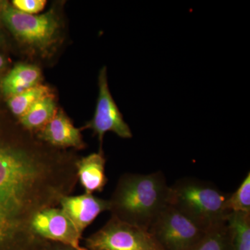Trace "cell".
<instances>
[{
	"mask_svg": "<svg viewBox=\"0 0 250 250\" xmlns=\"http://www.w3.org/2000/svg\"><path fill=\"white\" fill-rule=\"evenodd\" d=\"M24 129H0V250H45L49 241L33 232V218L57 207L78 181L75 156Z\"/></svg>",
	"mask_w": 250,
	"mask_h": 250,
	"instance_id": "cell-1",
	"label": "cell"
},
{
	"mask_svg": "<svg viewBox=\"0 0 250 250\" xmlns=\"http://www.w3.org/2000/svg\"><path fill=\"white\" fill-rule=\"evenodd\" d=\"M170 186L161 170L125 173L118 179L109 200L111 216L149 231L169 205Z\"/></svg>",
	"mask_w": 250,
	"mask_h": 250,
	"instance_id": "cell-2",
	"label": "cell"
},
{
	"mask_svg": "<svg viewBox=\"0 0 250 250\" xmlns=\"http://www.w3.org/2000/svg\"><path fill=\"white\" fill-rule=\"evenodd\" d=\"M229 196L214 184L184 177L170 186L169 205L208 231L227 220Z\"/></svg>",
	"mask_w": 250,
	"mask_h": 250,
	"instance_id": "cell-3",
	"label": "cell"
},
{
	"mask_svg": "<svg viewBox=\"0 0 250 250\" xmlns=\"http://www.w3.org/2000/svg\"><path fill=\"white\" fill-rule=\"evenodd\" d=\"M0 20L21 42L44 50L54 43L59 21L53 9L42 15L25 14L8 1H0Z\"/></svg>",
	"mask_w": 250,
	"mask_h": 250,
	"instance_id": "cell-4",
	"label": "cell"
},
{
	"mask_svg": "<svg viewBox=\"0 0 250 250\" xmlns=\"http://www.w3.org/2000/svg\"><path fill=\"white\" fill-rule=\"evenodd\" d=\"M149 231L162 250H191L208 232L170 205L157 217Z\"/></svg>",
	"mask_w": 250,
	"mask_h": 250,
	"instance_id": "cell-5",
	"label": "cell"
},
{
	"mask_svg": "<svg viewBox=\"0 0 250 250\" xmlns=\"http://www.w3.org/2000/svg\"><path fill=\"white\" fill-rule=\"evenodd\" d=\"M85 245L88 250H162L148 230L113 216Z\"/></svg>",
	"mask_w": 250,
	"mask_h": 250,
	"instance_id": "cell-6",
	"label": "cell"
},
{
	"mask_svg": "<svg viewBox=\"0 0 250 250\" xmlns=\"http://www.w3.org/2000/svg\"><path fill=\"white\" fill-rule=\"evenodd\" d=\"M99 95L93 119L83 129H91L98 136L100 152H103L104 135L108 131L114 133L122 139H131L132 133L129 125L123 119V115L112 97L107 81L106 67L100 70L98 77Z\"/></svg>",
	"mask_w": 250,
	"mask_h": 250,
	"instance_id": "cell-7",
	"label": "cell"
},
{
	"mask_svg": "<svg viewBox=\"0 0 250 250\" xmlns=\"http://www.w3.org/2000/svg\"><path fill=\"white\" fill-rule=\"evenodd\" d=\"M31 229L46 241L62 243L77 250H88L81 246L82 233L61 208L49 207L38 212L31 222Z\"/></svg>",
	"mask_w": 250,
	"mask_h": 250,
	"instance_id": "cell-8",
	"label": "cell"
},
{
	"mask_svg": "<svg viewBox=\"0 0 250 250\" xmlns=\"http://www.w3.org/2000/svg\"><path fill=\"white\" fill-rule=\"evenodd\" d=\"M59 205L82 234L100 213L110 208L109 200L88 193L65 195L61 199Z\"/></svg>",
	"mask_w": 250,
	"mask_h": 250,
	"instance_id": "cell-9",
	"label": "cell"
},
{
	"mask_svg": "<svg viewBox=\"0 0 250 250\" xmlns=\"http://www.w3.org/2000/svg\"><path fill=\"white\" fill-rule=\"evenodd\" d=\"M38 139L53 147L83 149L85 145L81 129L75 127L62 110L38 132Z\"/></svg>",
	"mask_w": 250,
	"mask_h": 250,
	"instance_id": "cell-10",
	"label": "cell"
},
{
	"mask_svg": "<svg viewBox=\"0 0 250 250\" xmlns=\"http://www.w3.org/2000/svg\"><path fill=\"white\" fill-rule=\"evenodd\" d=\"M105 165L106 159L103 151L77 159L75 164L77 179L84 189L85 193L103 191L108 182L105 173Z\"/></svg>",
	"mask_w": 250,
	"mask_h": 250,
	"instance_id": "cell-11",
	"label": "cell"
},
{
	"mask_svg": "<svg viewBox=\"0 0 250 250\" xmlns=\"http://www.w3.org/2000/svg\"><path fill=\"white\" fill-rule=\"evenodd\" d=\"M41 78L39 67L29 64H18L1 81V90L6 96L11 98L39 85Z\"/></svg>",
	"mask_w": 250,
	"mask_h": 250,
	"instance_id": "cell-12",
	"label": "cell"
},
{
	"mask_svg": "<svg viewBox=\"0 0 250 250\" xmlns=\"http://www.w3.org/2000/svg\"><path fill=\"white\" fill-rule=\"evenodd\" d=\"M57 112V105L52 95L45 97L19 118L22 127L27 131L41 130L55 116Z\"/></svg>",
	"mask_w": 250,
	"mask_h": 250,
	"instance_id": "cell-13",
	"label": "cell"
},
{
	"mask_svg": "<svg viewBox=\"0 0 250 250\" xmlns=\"http://www.w3.org/2000/svg\"><path fill=\"white\" fill-rule=\"evenodd\" d=\"M227 222L233 250H250V213H229Z\"/></svg>",
	"mask_w": 250,
	"mask_h": 250,
	"instance_id": "cell-14",
	"label": "cell"
},
{
	"mask_svg": "<svg viewBox=\"0 0 250 250\" xmlns=\"http://www.w3.org/2000/svg\"><path fill=\"white\" fill-rule=\"evenodd\" d=\"M51 95L50 90L47 85L39 84L19 95L11 97L8 105L14 116L21 118L37 102L45 97Z\"/></svg>",
	"mask_w": 250,
	"mask_h": 250,
	"instance_id": "cell-15",
	"label": "cell"
},
{
	"mask_svg": "<svg viewBox=\"0 0 250 250\" xmlns=\"http://www.w3.org/2000/svg\"><path fill=\"white\" fill-rule=\"evenodd\" d=\"M191 250H233L227 220L208 230L204 239Z\"/></svg>",
	"mask_w": 250,
	"mask_h": 250,
	"instance_id": "cell-16",
	"label": "cell"
},
{
	"mask_svg": "<svg viewBox=\"0 0 250 250\" xmlns=\"http://www.w3.org/2000/svg\"><path fill=\"white\" fill-rule=\"evenodd\" d=\"M228 213L239 212L250 213V172L232 194H229L226 202Z\"/></svg>",
	"mask_w": 250,
	"mask_h": 250,
	"instance_id": "cell-17",
	"label": "cell"
},
{
	"mask_svg": "<svg viewBox=\"0 0 250 250\" xmlns=\"http://www.w3.org/2000/svg\"><path fill=\"white\" fill-rule=\"evenodd\" d=\"M45 0H14L12 6L16 9L27 14L34 15L43 10Z\"/></svg>",
	"mask_w": 250,
	"mask_h": 250,
	"instance_id": "cell-18",
	"label": "cell"
},
{
	"mask_svg": "<svg viewBox=\"0 0 250 250\" xmlns=\"http://www.w3.org/2000/svg\"><path fill=\"white\" fill-rule=\"evenodd\" d=\"M44 250H77L70 246L57 243V242L49 241L48 244Z\"/></svg>",
	"mask_w": 250,
	"mask_h": 250,
	"instance_id": "cell-19",
	"label": "cell"
},
{
	"mask_svg": "<svg viewBox=\"0 0 250 250\" xmlns=\"http://www.w3.org/2000/svg\"><path fill=\"white\" fill-rule=\"evenodd\" d=\"M6 65V62L4 58V57L0 54V71L2 70Z\"/></svg>",
	"mask_w": 250,
	"mask_h": 250,
	"instance_id": "cell-20",
	"label": "cell"
},
{
	"mask_svg": "<svg viewBox=\"0 0 250 250\" xmlns=\"http://www.w3.org/2000/svg\"><path fill=\"white\" fill-rule=\"evenodd\" d=\"M4 42V38H3L2 34H1V31H0V45H2Z\"/></svg>",
	"mask_w": 250,
	"mask_h": 250,
	"instance_id": "cell-21",
	"label": "cell"
}]
</instances>
